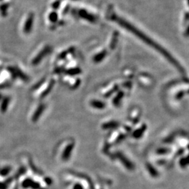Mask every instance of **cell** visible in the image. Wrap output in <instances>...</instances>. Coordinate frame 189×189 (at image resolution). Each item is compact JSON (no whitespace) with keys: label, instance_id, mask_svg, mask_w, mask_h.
<instances>
[{"label":"cell","instance_id":"cell-1","mask_svg":"<svg viewBox=\"0 0 189 189\" xmlns=\"http://www.w3.org/2000/svg\"><path fill=\"white\" fill-rule=\"evenodd\" d=\"M34 20H35V14L33 13H30L28 14L26 20L24 24L23 31L26 34H29L32 30V27H33Z\"/></svg>","mask_w":189,"mask_h":189},{"label":"cell","instance_id":"cell-2","mask_svg":"<svg viewBox=\"0 0 189 189\" xmlns=\"http://www.w3.org/2000/svg\"><path fill=\"white\" fill-rule=\"evenodd\" d=\"M79 16L81 18L84 19V20L88 21L90 22H95L96 18L93 15L90 14V13L88 12L85 9H81L79 11Z\"/></svg>","mask_w":189,"mask_h":189},{"label":"cell","instance_id":"cell-3","mask_svg":"<svg viewBox=\"0 0 189 189\" xmlns=\"http://www.w3.org/2000/svg\"><path fill=\"white\" fill-rule=\"evenodd\" d=\"M22 186H23L24 187H25V188L32 187V188H33L35 189H39L40 188L39 184L35 183V182L30 180V179H27V180H25V182H23V184H22Z\"/></svg>","mask_w":189,"mask_h":189},{"label":"cell","instance_id":"cell-4","mask_svg":"<svg viewBox=\"0 0 189 189\" xmlns=\"http://www.w3.org/2000/svg\"><path fill=\"white\" fill-rule=\"evenodd\" d=\"M9 7V4H2L0 5V11H1V16H6L7 14V10Z\"/></svg>","mask_w":189,"mask_h":189},{"label":"cell","instance_id":"cell-5","mask_svg":"<svg viewBox=\"0 0 189 189\" xmlns=\"http://www.w3.org/2000/svg\"><path fill=\"white\" fill-rule=\"evenodd\" d=\"M48 19L51 22H56L58 19V13L56 11H52L50 13L49 16H48Z\"/></svg>","mask_w":189,"mask_h":189},{"label":"cell","instance_id":"cell-6","mask_svg":"<svg viewBox=\"0 0 189 189\" xmlns=\"http://www.w3.org/2000/svg\"><path fill=\"white\" fill-rule=\"evenodd\" d=\"M148 170H149V173L151 174L154 177H156L158 176V172L156 169H155L154 167H151V165H148Z\"/></svg>","mask_w":189,"mask_h":189},{"label":"cell","instance_id":"cell-7","mask_svg":"<svg viewBox=\"0 0 189 189\" xmlns=\"http://www.w3.org/2000/svg\"><path fill=\"white\" fill-rule=\"evenodd\" d=\"M48 48H46L45 49H44L43 50H42L41 52V54H39V55H37V58H35V60L36 61H39L40 60V58H41L43 56H44V55L46 54V53H48Z\"/></svg>","mask_w":189,"mask_h":189},{"label":"cell","instance_id":"cell-8","mask_svg":"<svg viewBox=\"0 0 189 189\" xmlns=\"http://www.w3.org/2000/svg\"><path fill=\"white\" fill-rule=\"evenodd\" d=\"M62 0H57V1H54V2L52 4V7L54 10H57V9H59L60 4H61Z\"/></svg>","mask_w":189,"mask_h":189},{"label":"cell","instance_id":"cell-9","mask_svg":"<svg viewBox=\"0 0 189 189\" xmlns=\"http://www.w3.org/2000/svg\"><path fill=\"white\" fill-rule=\"evenodd\" d=\"M106 54H107V52L105 51V50H104V51H102V52H101L100 54L96 55V57H95L96 59L95 60H97V61H98V62L101 61V60H102V58H103L105 56H106Z\"/></svg>","mask_w":189,"mask_h":189},{"label":"cell","instance_id":"cell-10","mask_svg":"<svg viewBox=\"0 0 189 189\" xmlns=\"http://www.w3.org/2000/svg\"><path fill=\"white\" fill-rule=\"evenodd\" d=\"M92 105L94 107H97V108H99V107L102 108V107H104L103 103L101 102H99V101H93V102H92Z\"/></svg>","mask_w":189,"mask_h":189},{"label":"cell","instance_id":"cell-11","mask_svg":"<svg viewBox=\"0 0 189 189\" xmlns=\"http://www.w3.org/2000/svg\"><path fill=\"white\" fill-rule=\"evenodd\" d=\"M73 189H84V188H83V186L80 184H76L74 185Z\"/></svg>","mask_w":189,"mask_h":189},{"label":"cell","instance_id":"cell-12","mask_svg":"<svg viewBox=\"0 0 189 189\" xmlns=\"http://www.w3.org/2000/svg\"><path fill=\"white\" fill-rule=\"evenodd\" d=\"M2 1V0H0V1Z\"/></svg>","mask_w":189,"mask_h":189}]
</instances>
